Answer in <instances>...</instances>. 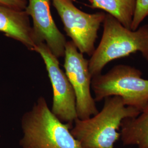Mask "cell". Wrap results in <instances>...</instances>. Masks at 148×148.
I'll return each instance as SVG.
<instances>
[{"label": "cell", "instance_id": "obj_6", "mask_svg": "<svg viewBox=\"0 0 148 148\" xmlns=\"http://www.w3.org/2000/svg\"><path fill=\"white\" fill-rule=\"evenodd\" d=\"M64 57L65 73L75 94L77 117L80 120L88 119L99 112L90 92L92 77L89 60L85 58L71 41L66 42Z\"/></svg>", "mask_w": 148, "mask_h": 148}, {"label": "cell", "instance_id": "obj_7", "mask_svg": "<svg viewBox=\"0 0 148 148\" xmlns=\"http://www.w3.org/2000/svg\"><path fill=\"white\" fill-rule=\"evenodd\" d=\"M32 51L38 53L42 58L52 84L53 98L51 111L60 121L73 126L77 118L76 97L66 74L60 68L58 58L44 42L37 44Z\"/></svg>", "mask_w": 148, "mask_h": 148}, {"label": "cell", "instance_id": "obj_4", "mask_svg": "<svg viewBox=\"0 0 148 148\" xmlns=\"http://www.w3.org/2000/svg\"><path fill=\"white\" fill-rule=\"evenodd\" d=\"M139 69L127 65H117L105 74L92 77L91 88L95 102L106 97L119 96L128 106L140 111L148 104V79L142 77Z\"/></svg>", "mask_w": 148, "mask_h": 148}, {"label": "cell", "instance_id": "obj_11", "mask_svg": "<svg viewBox=\"0 0 148 148\" xmlns=\"http://www.w3.org/2000/svg\"><path fill=\"white\" fill-rule=\"evenodd\" d=\"M90 7L113 16L122 25L131 29L136 0H89Z\"/></svg>", "mask_w": 148, "mask_h": 148}, {"label": "cell", "instance_id": "obj_13", "mask_svg": "<svg viewBox=\"0 0 148 148\" xmlns=\"http://www.w3.org/2000/svg\"><path fill=\"white\" fill-rule=\"evenodd\" d=\"M0 4L12 8L25 11L27 4V0H0Z\"/></svg>", "mask_w": 148, "mask_h": 148}, {"label": "cell", "instance_id": "obj_8", "mask_svg": "<svg viewBox=\"0 0 148 148\" xmlns=\"http://www.w3.org/2000/svg\"><path fill=\"white\" fill-rule=\"evenodd\" d=\"M51 0H27L25 10L32 20V26L36 45L44 42L57 58L64 57L66 40L57 27L51 12Z\"/></svg>", "mask_w": 148, "mask_h": 148}, {"label": "cell", "instance_id": "obj_12", "mask_svg": "<svg viewBox=\"0 0 148 148\" xmlns=\"http://www.w3.org/2000/svg\"><path fill=\"white\" fill-rule=\"evenodd\" d=\"M148 16V0H136L131 30L135 31Z\"/></svg>", "mask_w": 148, "mask_h": 148}, {"label": "cell", "instance_id": "obj_10", "mask_svg": "<svg viewBox=\"0 0 148 148\" xmlns=\"http://www.w3.org/2000/svg\"><path fill=\"white\" fill-rule=\"evenodd\" d=\"M120 127L123 145L148 148V104L137 116L123 119Z\"/></svg>", "mask_w": 148, "mask_h": 148}, {"label": "cell", "instance_id": "obj_9", "mask_svg": "<svg viewBox=\"0 0 148 148\" xmlns=\"http://www.w3.org/2000/svg\"><path fill=\"white\" fill-rule=\"evenodd\" d=\"M0 32L32 50L36 46L29 16L19 11L0 4Z\"/></svg>", "mask_w": 148, "mask_h": 148}, {"label": "cell", "instance_id": "obj_1", "mask_svg": "<svg viewBox=\"0 0 148 148\" xmlns=\"http://www.w3.org/2000/svg\"><path fill=\"white\" fill-rule=\"evenodd\" d=\"M104 100L98 114L86 120L77 118L74 121L70 132L82 148H114V143L120 138L117 131L122 120L137 116L141 112L126 106L120 97H108Z\"/></svg>", "mask_w": 148, "mask_h": 148}, {"label": "cell", "instance_id": "obj_5", "mask_svg": "<svg viewBox=\"0 0 148 148\" xmlns=\"http://www.w3.org/2000/svg\"><path fill=\"white\" fill-rule=\"evenodd\" d=\"M63 24L66 35L79 52L91 56L95 51L98 32L106 13L90 14L76 7L74 0H51Z\"/></svg>", "mask_w": 148, "mask_h": 148}, {"label": "cell", "instance_id": "obj_2", "mask_svg": "<svg viewBox=\"0 0 148 148\" xmlns=\"http://www.w3.org/2000/svg\"><path fill=\"white\" fill-rule=\"evenodd\" d=\"M101 42L89 60L92 77L101 74L107 64L140 52L148 61V24L135 31L127 29L109 14L103 21Z\"/></svg>", "mask_w": 148, "mask_h": 148}, {"label": "cell", "instance_id": "obj_3", "mask_svg": "<svg viewBox=\"0 0 148 148\" xmlns=\"http://www.w3.org/2000/svg\"><path fill=\"white\" fill-rule=\"evenodd\" d=\"M23 148H82L70 130L73 126L60 121L40 97L21 119Z\"/></svg>", "mask_w": 148, "mask_h": 148}]
</instances>
